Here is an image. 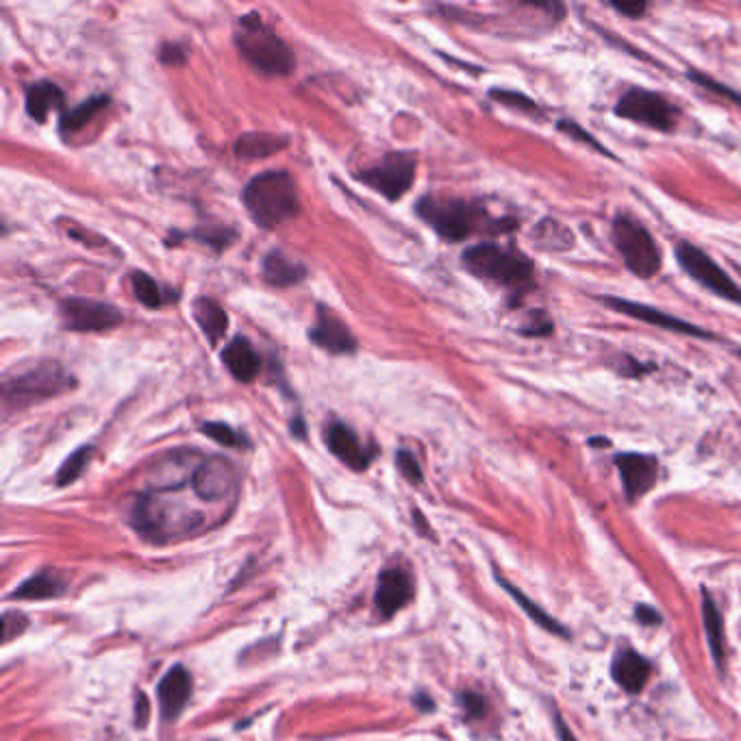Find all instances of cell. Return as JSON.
<instances>
[{
    "label": "cell",
    "mask_w": 741,
    "mask_h": 741,
    "mask_svg": "<svg viewBox=\"0 0 741 741\" xmlns=\"http://www.w3.org/2000/svg\"><path fill=\"white\" fill-rule=\"evenodd\" d=\"M248 216L261 229L274 231L296 218L298 190L294 179L285 170H268L250 179L242 192Z\"/></svg>",
    "instance_id": "1"
},
{
    "label": "cell",
    "mask_w": 741,
    "mask_h": 741,
    "mask_svg": "<svg viewBox=\"0 0 741 741\" xmlns=\"http://www.w3.org/2000/svg\"><path fill=\"white\" fill-rule=\"evenodd\" d=\"M461 261L474 276L507 290L522 292L533 285V261L516 248L492 242L476 244L463 250Z\"/></svg>",
    "instance_id": "2"
},
{
    "label": "cell",
    "mask_w": 741,
    "mask_h": 741,
    "mask_svg": "<svg viewBox=\"0 0 741 741\" xmlns=\"http://www.w3.org/2000/svg\"><path fill=\"white\" fill-rule=\"evenodd\" d=\"M235 44L248 64L266 77H287L296 66L290 46L266 27L257 14L242 16Z\"/></svg>",
    "instance_id": "3"
},
{
    "label": "cell",
    "mask_w": 741,
    "mask_h": 741,
    "mask_svg": "<svg viewBox=\"0 0 741 741\" xmlns=\"http://www.w3.org/2000/svg\"><path fill=\"white\" fill-rule=\"evenodd\" d=\"M613 242L622 255L626 268L639 279H652L661 270V253L655 237L648 233L646 226L620 213L613 220Z\"/></svg>",
    "instance_id": "4"
},
{
    "label": "cell",
    "mask_w": 741,
    "mask_h": 741,
    "mask_svg": "<svg viewBox=\"0 0 741 741\" xmlns=\"http://www.w3.org/2000/svg\"><path fill=\"white\" fill-rule=\"evenodd\" d=\"M416 213L448 242L468 240L474 231L481 229L483 218L481 209L463 203V200H439L433 196L420 198Z\"/></svg>",
    "instance_id": "5"
},
{
    "label": "cell",
    "mask_w": 741,
    "mask_h": 741,
    "mask_svg": "<svg viewBox=\"0 0 741 741\" xmlns=\"http://www.w3.org/2000/svg\"><path fill=\"white\" fill-rule=\"evenodd\" d=\"M74 387L72 376L59 366V363H40L29 372L18 374L3 385V398L9 405H31L40 400L53 398L68 392Z\"/></svg>",
    "instance_id": "6"
},
{
    "label": "cell",
    "mask_w": 741,
    "mask_h": 741,
    "mask_svg": "<svg viewBox=\"0 0 741 741\" xmlns=\"http://www.w3.org/2000/svg\"><path fill=\"white\" fill-rule=\"evenodd\" d=\"M615 113L624 120L655 131H672L678 120V109L670 100H665L657 92L644 90V87H631L629 92H624L615 105Z\"/></svg>",
    "instance_id": "7"
},
{
    "label": "cell",
    "mask_w": 741,
    "mask_h": 741,
    "mask_svg": "<svg viewBox=\"0 0 741 741\" xmlns=\"http://www.w3.org/2000/svg\"><path fill=\"white\" fill-rule=\"evenodd\" d=\"M418 159L411 153H389L376 166L359 174V181L383 194L387 200L403 198L416 179Z\"/></svg>",
    "instance_id": "8"
},
{
    "label": "cell",
    "mask_w": 741,
    "mask_h": 741,
    "mask_svg": "<svg viewBox=\"0 0 741 741\" xmlns=\"http://www.w3.org/2000/svg\"><path fill=\"white\" fill-rule=\"evenodd\" d=\"M676 259L689 276H694L700 285H705L715 296L741 305V287L735 285L731 276H728L707 253H702L700 248L689 242H681L676 246Z\"/></svg>",
    "instance_id": "9"
},
{
    "label": "cell",
    "mask_w": 741,
    "mask_h": 741,
    "mask_svg": "<svg viewBox=\"0 0 741 741\" xmlns=\"http://www.w3.org/2000/svg\"><path fill=\"white\" fill-rule=\"evenodd\" d=\"M59 313L66 329L74 333L109 331L124 320L120 309L90 298H68L61 303Z\"/></svg>",
    "instance_id": "10"
},
{
    "label": "cell",
    "mask_w": 741,
    "mask_h": 741,
    "mask_svg": "<svg viewBox=\"0 0 741 741\" xmlns=\"http://www.w3.org/2000/svg\"><path fill=\"white\" fill-rule=\"evenodd\" d=\"M192 492L205 502H224L237 489V472L233 463L222 457L200 459L190 481Z\"/></svg>",
    "instance_id": "11"
},
{
    "label": "cell",
    "mask_w": 741,
    "mask_h": 741,
    "mask_svg": "<svg viewBox=\"0 0 741 741\" xmlns=\"http://www.w3.org/2000/svg\"><path fill=\"white\" fill-rule=\"evenodd\" d=\"M613 461L615 468L620 472L624 496L629 502H637L655 487L659 461L652 455H642V452H620Z\"/></svg>",
    "instance_id": "12"
},
{
    "label": "cell",
    "mask_w": 741,
    "mask_h": 741,
    "mask_svg": "<svg viewBox=\"0 0 741 741\" xmlns=\"http://www.w3.org/2000/svg\"><path fill=\"white\" fill-rule=\"evenodd\" d=\"M602 303L607 307L615 309L618 313H624V316H631L635 320H642L646 324L659 326V329L672 331V333H683V335H692V337H711L709 331L700 329L696 324H689L681 318H674L670 313H663L655 307H648L642 303H633V300H624V298H615V296H600Z\"/></svg>",
    "instance_id": "13"
},
{
    "label": "cell",
    "mask_w": 741,
    "mask_h": 741,
    "mask_svg": "<svg viewBox=\"0 0 741 741\" xmlns=\"http://www.w3.org/2000/svg\"><path fill=\"white\" fill-rule=\"evenodd\" d=\"M309 339L331 355H348L357 350L355 335L350 333L348 326L335 316V311L326 309L324 305L318 307L316 324L311 326Z\"/></svg>",
    "instance_id": "14"
},
{
    "label": "cell",
    "mask_w": 741,
    "mask_h": 741,
    "mask_svg": "<svg viewBox=\"0 0 741 741\" xmlns=\"http://www.w3.org/2000/svg\"><path fill=\"white\" fill-rule=\"evenodd\" d=\"M413 579L403 568H387L379 576V585L374 592V605L381 611L383 618H392L396 611L409 605L413 598Z\"/></svg>",
    "instance_id": "15"
},
{
    "label": "cell",
    "mask_w": 741,
    "mask_h": 741,
    "mask_svg": "<svg viewBox=\"0 0 741 741\" xmlns=\"http://www.w3.org/2000/svg\"><path fill=\"white\" fill-rule=\"evenodd\" d=\"M192 696V676L183 665H174L157 685V700L163 722L177 720Z\"/></svg>",
    "instance_id": "16"
},
{
    "label": "cell",
    "mask_w": 741,
    "mask_h": 741,
    "mask_svg": "<svg viewBox=\"0 0 741 741\" xmlns=\"http://www.w3.org/2000/svg\"><path fill=\"white\" fill-rule=\"evenodd\" d=\"M326 446L333 452V455L346 463L348 468H353L357 472L368 470L370 461H372V452L359 442V437L355 435L353 429H348L342 422H331L326 426Z\"/></svg>",
    "instance_id": "17"
},
{
    "label": "cell",
    "mask_w": 741,
    "mask_h": 741,
    "mask_svg": "<svg viewBox=\"0 0 741 741\" xmlns=\"http://www.w3.org/2000/svg\"><path fill=\"white\" fill-rule=\"evenodd\" d=\"M652 674L650 661L633 648L615 650L611 661V678L626 694H639Z\"/></svg>",
    "instance_id": "18"
},
{
    "label": "cell",
    "mask_w": 741,
    "mask_h": 741,
    "mask_svg": "<svg viewBox=\"0 0 741 741\" xmlns=\"http://www.w3.org/2000/svg\"><path fill=\"white\" fill-rule=\"evenodd\" d=\"M222 361L240 383L255 381L261 372V357L246 337L237 335L222 350Z\"/></svg>",
    "instance_id": "19"
},
{
    "label": "cell",
    "mask_w": 741,
    "mask_h": 741,
    "mask_svg": "<svg viewBox=\"0 0 741 741\" xmlns=\"http://www.w3.org/2000/svg\"><path fill=\"white\" fill-rule=\"evenodd\" d=\"M68 583L53 570H42L29 576L18 589L11 592V600H48L66 594Z\"/></svg>",
    "instance_id": "20"
},
{
    "label": "cell",
    "mask_w": 741,
    "mask_h": 741,
    "mask_svg": "<svg viewBox=\"0 0 741 741\" xmlns=\"http://www.w3.org/2000/svg\"><path fill=\"white\" fill-rule=\"evenodd\" d=\"M66 103V96L61 92V87L50 83V81H37L27 87V98H24V105H27V113L35 122H46L48 113L53 109H59Z\"/></svg>",
    "instance_id": "21"
},
{
    "label": "cell",
    "mask_w": 741,
    "mask_h": 741,
    "mask_svg": "<svg viewBox=\"0 0 741 741\" xmlns=\"http://www.w3.org/2000/svg\"><path fill=\"white\" fill-rule=\"evenodd\" d=\"M261 272H263V279L276 287L296 285L307 276V268L303 266V263L285 257L281 250H272V253L266 255Z\"/></svg>",
    "instance_id": "22"
},
{
    "label": "cell",
    "mask_w": 741,
    "mask_h": 741,
    "mask_svg": "<svg viewBox=\"0 0 741 741\" xmlns=\"http://www.w3.org/2000/svg\"><path fill=\"white\" fill-rule=\"evenodd\" d=\"M496 581L500 583V587L505 589V592H507L513 600H516V605H518L526 615H529V618H531L537 626H542L544 631H548V633H552V635H557V637L570 639V631L565 629V626H563L561 622H557L555 618H552V615H550L548 611H544L542 607H539L537 602H533L529 596L522 594L516 585H511L507 579H502L500 574H496Z\"/></svg>",
    "instance_id": "23"
},
{
    "label": "cell",
    "mask_w": 741,
    "mask_h": 741,
    "mask_svg": "<svg viewBox=\"0 0 741 741\" xmlns=\"http://www.w3.org/2000/svg\"><path fill=\"white\" fill-rule=\"evenodd\" d=\"M702 624H705V633H707V644L711 650L713 661L724 665V655H726V644H724V620L722 613L715 605V600L707 589H702Z\"/></svg>",
    "instance_id": "24"
},
{
    "label": "cell",
    "mask_w": 741,
    "mask_h": 741,
    "mask_svg": "<svg viewBox=\"0 0 741 741\" xmlns=\"http://www.w3.org/2000/svg\"><path fill=\"white\" fill-rule=\"evenodd\" d=\"M192 311H194V320L200 329H203L205 337L211 344H218L224 337L226 329H229V316H226V311L216 303V300L205 298V296L194 300Z\"/></svg>",
    "instance_id": "25"
},
{
    "label": "cell",
    "mask_w": 741,
    "mask_h": 741,
    "mask_svg": "<svg viewBox=\"0 0 741 741\" xmlns=\"http://www.w3.org/2000/svg\"><path fill=\"white\" fill-rule=\"evenodd\" d=\"M287 146L285 137H279L274 133H244L240 140L235 142V155L240 159H266L274 153H279Z\"/></svg>",
    "instance_id": "26"
},
{
    "label": "cell",
    "mask_w": 741,
    "mask_h": 741,
    "mask_svg": "<svg viewBox=\"0 0 741 741\" xmlns=\"http://www.w3.org/2000/svg\"><path fill=\"white\" fill-rule=\"evenodd\" d=\"M109 105V96H94V98H87L85 103H81L79 107H74L70 111H66L64 116L59 118V129L61 133H77L81 131L83 127H87L100 111H103L105 107Z\"/></svg>",
    "instance_id": "27"
},
{
    "label": "cell",
    "mask_w": 741,
    "mask_h": 741,
    "mask_svg": "<svg viewBox=\"0 0 741 741\" xmlns=\"http://www.w3.org/2000/svg\"><path fill=\"white\" fill-rule=\"evenodd\" d=\"M131 287H133V296L148 309H159V307L166 305L168 300L177 298L174 294L163 290V287L153 279V276H148L146 272H133Z\"/></svg>",
    "instance_id": "28"
},
{
    "label": "cell",
    "mask_w": 741,
    "mask_h": 741,
    "mask_svg": "<svg viewBox=\"0 0 741 741\" xmlns=\"http://www.w3.org/2000/svg\"><path fill=\"white\" fill-rule=\"evenodd\" d=\"M535 240L539 242V248L561 250V248L572 244V235L559 222H555V220H544L535 229Z\"/></svg>",
    "instance_id": "29"
},
{
    "label": "cell",
    "mask_w": 741,
    "mask_h": 741,
    "mask_svg": "<svg viewBox=\"0 0 741 741\" xmlns=\"http://www.w3.org/2000/svg\"><path fill=\"white\" fill-rule=\"evenodd\" d=\"M90 457H92V446H83L79 450H74L72 455L61 463V468L57 472V485L66 487L77 481L83 474V470L87 468V461H90Z\"/></svg>",
    "instance_id": "30"
},
{
    "label": "cell",
    "mask_w": 741,
    "mask_h": 741,
    "mask_svg": "<svg viewBox=\"0 0 741 741\" xmlns=\"http://www.w3.org/2000/svg\"><path fill=\"white\" fill-rule=\"evenodd\" d=\"M203 433L211 437L213 442H218L226 448H244L248 442L242 433H237L233 426L224 424V422H207L203 424Z\"/></svg>",
    "instance_id": "31"
},
{
    "label": "cell",
    "mask_w": 741,
    "mask_h": 741,
    "mask_svg": "<svg viewBox=\"0 0 741 741\" xmlns=\"http://www.w3.org/2000/svg\"><path fill=\"white\" fill-rule=\"evenodd\" d=\"M457 705L466 715V720H483L487 713V700L479 692H470V689L457 694Z\"/></svg>",
    "instance_id": "32"
},
{
    "label": "cell",
    "mask_w": 741,
    "mask_h": 741,
    "mask_svg": "<svg viewBox=\"0 0 741 741\" xmlns=\"http://www.w3.org/2000/svg\"><path fill=\"white\" fill-rule=\"evenodd\" d=\"M396 466H398L400 474H403L411 485H422L424 474H422V468H420L418 459L413 457V452H409L405 448L398 450L396 452Z\"/></svg>",
    "instance_id": "33"
},
{
    "label": "cell",
    "mask_w": 741,
    "mask_h": 741,
    "mask_svg": "<svg viewBox=\"0 0 741 741\" xmlns=\"http://www.w3.org/2000/svg\"><path fill=\"white\" fill-rule=\"evenodd\" d=\"M196 240H200L203 244L216 248V250H224L226 246L231 244V240L235 237V231H229V229H220V226H203V229L194 233Z\"/></svg>",
    "instance_id": "34"
},
{
    "label": "cell",
    "mask_w": 741,
    "mask_h": 741,
    "mask_svg": "<svg viewBox=\"0 0 741 741\" xmlns=\"http://www.w3.org/2000/svg\"><path fill=\"white\" fill-rule=\"evenodd\" d=\"M489 96H492L494 100H498L500 105L516 107V109H520L524 113H537V105L533 103V100L529 96H524V94L507 92V90H492V92H489Z\"/></svg>",
    "instance_id": "35"
},
{
    "label": "cell",
    "mask_w": 741,
    "mask_h": 741,
    "mask_svg": "<svg viewBox=\"0 0 741 741\" xmlns=\"http://www.w3.org/2000/svg\"><path fill=\"white\" fill-rule=\"evenodd\" d=\"M29 629V618L24 613L18 611H5L3 615V639L5 642H11V639L22 635V631Z\"/></svg>",
    "instance_id": "36"
},
{
    "label": "cell",
    "mask_w": 741,
    "mask_h": 741,
    "mask_svg": "<svg viewBox=\"0 0 741 741\" xmlns=\"http://www.w3.org/2000/svg\"><path fill=\"white\" fill-rule=\"evenodd\" d=\"M557 127H559V131L568 133V135L576 137V140H579V142H585V144H589V146H592V148L600 150V153H605L607 157H611V153H609V150H605V148H602V144H600V142H596L592 135H589V133H585V131H583V129L579 127V124H574L572 120H559V124H557Z\"/></svg>",
    "instance_id": "37"
},
{
    "label": "cell",
    "mask_w": 741,
    "mask_h": 741,
    "mask_svg": "<svg viewBox=\"0 0 741 741\" xmlns=\"http://www.w3.org/2000/svg\"><path fill=\"white\" fill-rule=\"evenodd\" d=\"M159 61L166 66H183L187 61V50L181 44H163L159 48Z\"/></svg>",
    "instance_id": "38"
},
{
    "label": "cell",
    "mask_w": 741,
    "mask_h": 741,
    "mask_svg": "<svg viewBox=\"0 0 741 741\" xmlns=\"http://www.w3.org/2000/svg\"><path fill=\"white\" fill-rule=\"evenodd\" d=\"M550 329H552V322H550V318L546 316V313L544 311H533L531 322L526 324V326H522L520 333L535 337V335H550Z\"/></svg>",
    "instance_id": "39"
},
{
    "label": "cell",
    "mask_w": 741,
    "mask_h": 741,
    "mask_svg": "<svg viewBox=\"0 0 741 741\" xmlns=\"http://www.w3.org/2000/svg\"><path fill=\"white\" fill-rule=\"evenodd\" d=\"M635 620L642 626H661L663 624V615L652 607V605H637L635 607Z\"/></svg>",
    "instance_id": "40"
},
{
    "label": "cell",
    "mask_w": 741,
    "mask_h": 741,
    "mask_svg": "<svg viewBox=\"0 0 741 741\" xmlns=\"http://www.w3.org/2000/svg\"><path fill=\"white\" fill-rule=\"evenodd\" d=\"M692 79H694L696 83H700V85L709 87V90H713V92L724 94V96H728V98L737 100V103H741V96H737L735 92H731V90H728V87H726V85H722V83H715V81H713V79H709V77H702V74H692Z\"/></svg>",
    "instance_id": "41"
},
{
    "label": "cell",
    "mask_w": 741,
    "mask_h": 741,
    "mask_svg": "<svg viewBox=\"0 0 741 741\" xmlns=\"http://www.w3.org/2000/svg\"><path fill=\"white\" fill-rule=\"evenodd\" d=\"M613 9H618L620 14L629 16V18H639L648 7L644 3H615Z\"/></svg>",
    "instance_id": "42"
},
{
    "label": "cell",
    "mask_w": 741,
    "mask_h": 741,
    "mask_svg": "<svg viewBox=\"0 0 741 741\" xmlns=\"http://www.w3.org/2000/svg\"><path fill=\"white\" fill-rule=\"evenodd\" d=\"M552 718H555V731H557V735H559V739L561 741H576V737H574V733L570 731V726L568 724H565V720L561 718V715L555 711V713H552Z\"/></svg>",
    "instance_id": "43"
},
{
    "label": "cell",
    "mask_w": 741,
    "mask_h": 741,
    "mask_svg": "<svg viewBox=\"0 0 741 741\" xmlns=\"http://www.w3.org/2000/svg\"><path fill=\"white\" fill-rule=\"evenodd\" d=\"M135 713H137L135 724H137V726H144V724H146V720H148V705H146V698H144V696H137Z\"/></svg>",
    "instance_id": "44"
},
{
    "label": "cell",
    "mask_w": 741,
    "mask_h": 741,
    "mask_svg": "<svg viewBox=\"0 0 741 741\" xmlns=\"http://www.w3.org/2000/svg\"><path fill=\"white\" fill-rule=\"evenodd\" d=\"M413 702H416V707H418L420 711H426V713H429V711H435V702H433V698H431L429 694L420 692L416 698H413Z\"/></svg>",
    "instance_id": "45"
},
{
    "label": "cell",
    "mask_w": 741,
    "mask_h": 741,
    "mask_svg": "<svg viewBox=\"0 0 741 741\" xmlns=\"http://www.w3.org/2000/svg\"><path fill=\"white\" fill-rule=\"evenodd\" d=\"M413 520H416V524L420 522V533H422V535L431 537V535H429V524L424 522V518H422V513H420V511H413Z\"/></svg>",
    "instance_id": "46"
}]
</instances>
